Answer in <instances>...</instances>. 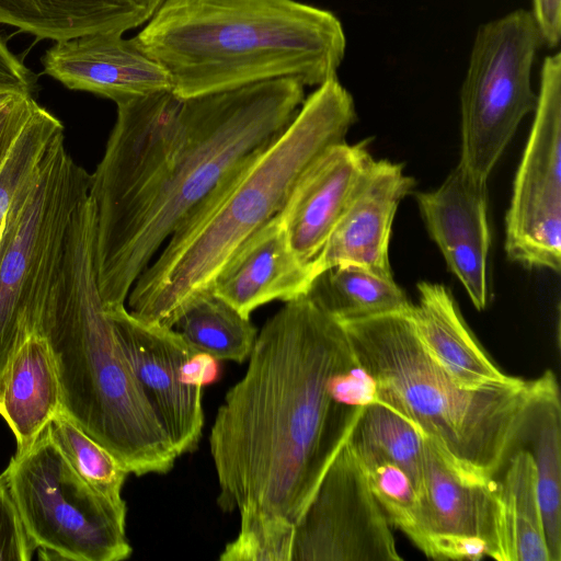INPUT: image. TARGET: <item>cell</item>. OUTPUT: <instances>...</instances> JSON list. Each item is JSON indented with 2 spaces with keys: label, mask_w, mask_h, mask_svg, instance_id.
Returning <instances> with one entry per match:
<instances>
[{
  "label": "cell",
  "mask_w": 561,
  "mask_h": 561,
  "mask_svg": "<svg viewBox=\"0 0 561 561\" xmlns=\"http://www.w3.org/2000/svg\"><path fill=\"white\" fill-rule=\"evenodd\" d=\"M529 137L505 217L504 249L528 267H561V54L546 56Z\"/></svg>",
  "instance_id": "10"
},
{
  "label": "cell",
  "mask_w": 561,
  "mask_h": 561,
  "mask_svg": "<svg viewBox=\"0 0 561 561\" xmlns=\"http://www.w3.org/2000/svg\"><path fill=\"white\" fill-rule=\"evenodd\" d=\"M0 87L15 88L31 93L36 90V76L14 55L0 36Z\"/></svg>",
  "instance_id": "32"
},
{
  "label": "cell",
  "mask_w": 561,
  "mask_h": 561,
  "mask_svg": "<svg viewBox=\"0 0 561 561\" xmlns=\"http://www.w3.org/2000/svg\"><path fill=\"white\" fill-rule=\"evenodd\" d=\"M135 37L184 99L277 78L319 87L346 49L331 11L296 0H164Z\"/></svg>",
  "instance_id": "5"
},
{
  "label": "cell",
  "mask_w": 561,
  "mask_h": 561,
  "mask_svg": "<svg viewBox=\"0 0 561 561\" xmlns=\"http://www.w3.org/2000/svg\"><path fill=\"white\" fill-rule=\"evenodd\" d=\"M341 324L376 382L377 401L409 420L470 482L488 484L503 471L523 447L536 403L558 383L547 370L536 379L463 388L426 352L409 312Z\"/></svg>",
  "instance_id": "6"
},
{
  "label": "cell",
  "mask_w": 561,
  "mask_h": 561,
  "mask_svg": "<svg viewBox=\"0 0 561 561\" xmlns=\"http://www.w3.org/2000/svg\"><path fill=\"white\" fill-rule=\"evenodd\" d=\"M416 202L431 238L471 302L483 310L490 297L488 255L491 244L486 182L457 165L434 191Z\"/></svg>",
  "instance_id": "14"
},
{
  "label": "cell",
  "mask_w": 561,
  "mask_h": 561,
  "mask_svg": "<svg viewBox=\"0 0 561 561\" xmlns=\"http://www.w3.org/2000/svg\"><path fill=\"white\" fill-rule=\"evenodd\" d=\"M173 329L195 350L216 360L242 363L254 346L257 329L210 289L195 296Z\"/></svg>",
  "instance_id": "25"
},
{
  "label": "cell",
  "mask_w": 561,
  "mask_h": 561,
  "mask_svg": "<svg viewBox=\"0 0 561 561\" xmlns=\"http://www.w3.org/2000/svg\"><path fill=\"white\" fill-rule=\"evenodd\" d=\"M347 444L360 463L388 461L399 466L412 479L419 494L424 435L401 414L378 401L366 405Z\"/></svg>",
  "instance_id": "27"
},
{
  "label": "cell",
  "mask_w": 561,
  "mask_h": 561,
  "mask_svg": "<svg viewBox=\"0 0 561 561\" xmlns=\"http://www.w3.org/2000/svg\"><path fill=\"white\" fill-rule=\"evenodd\" d=\"M24 528L48 559L121 561L130 557L126 506L90 488L49 437L47 425L5 469Z\"/></svg>",
  "instance_id": "8"
},
{
  "label": "cell",
  "mask_w": 561,
  "mask_h": 561,
  "mask_svg": "<svg viewBox=\"0 0 561 561\" xmlns=\"http://www.w3.org/2000/svg\"><path fill=\"white\" fill-rule=\"evenodd\" d=\"M355 121L353 96L337 78L320 84L277 138L232 169L182 221L135 282L127 309L173 328L239 244L282 210L302 173L345 141Z\"/></svg>",
  "instance_id": "3"
},
{
  "label": "cell",
  "mask_w": 561,
  "mask_h": 561,
  "mask_svg": "<svg viewBox=\"0 0 561 561\" xmlns=\"http://www.w3.org/2000/svg\"><path fill=\"white\" fill-rule=\"evenodd\" d=\"M541 37L530 11L514 10L482 24L460 90L461 165L486 182L537 94L531 70Z\"/></svg>",
  "instance_id": "9"
},
{
  "label": "cell",
  "mask_w": 561,
  "mask_h": 561,
  "mask_svg": "<svg viewBox=\"0 0 561 561\" xmlns=\"http://www.w3.org/2000/svg\"><path fill=\"white\" fill-rule=\"evenodd\" d=\"M368 142L344 141L327 150L298 179L279 211L293 252L311 268L374 161Z\"/></svg>",
  "instance_id": "17"
},
{
  "label": "cell",
  "mask_w": 561,
  "mask_h": 561,
  "mask_svg": "<svg viewBox=\"0 0 561 561\" xmlns=\"http://www.w3.org/2000/svg\"><path fill=\"white\" fill-rule=\"evenodd\" d=\"M64 134L62 123L42 105L25 124L0 167V257L11 226L22 208L51 144Z\"/></svg>",
  "instance_id": "26"
},
{
  "label": "cell",
  "mask_w": 561,
  "mask_h": 561,
  "mask_svg": "<svg viewBox=\"0 0 561 561\" xmlns=\"http://www.w3.org/2000/svg\"><path fill=\"white\" fill-rule=\"evenodd\" d=\"M530 12L541 42L550 48L558 46L561 37V0H533Z\"/></svg>",
  "instance_id": "33"
},
{
  "label": "cell",
  "mask_w": 561,
  "mask_h": 561,
  "mask_svg": "<svg viewBox=\"0 0 561 561\" xmlns=\"http://www.w3.org/2000/svg\"><path fill=\"white\" fill-rule=\"evenodd\" d=\"M35 550L11 495L4 470L0 474V561H28Z\"/></svg>",
  "instance_id": "30"
},
{
  "label": "cell",
  "mask_w": 561,
  "mask_h": 561,
  "mask_svg": "<svg viewBox=\"0 0 561 561\" xmlns=\"http://www.w3.org/2000/svg\"><path fill=\"white\" fill-rule=\"evenodd\" d=\"M494 481L466 480L424 436L417 525L411 541L435 560L485 557Z\"/></svg>",
  "instance_id": "13"
},
{
  "label": "cell",
  "mask_w": 561,
  "mask_h": 561,
  "mask_svg": "<svg viewBox=\"0 0 561 561\" xmlns=\"http://www.w3.org/2000/svg\"><path fill=\"white\" fill-rule=\"evenodd\" d=\"M61 410L60 385L46 339L31 334L0 377V415L16 439V453L35 442Z\"/></svg>",
  "instance_id": "22"
},
{
  "label": "cell",
  "mask_w": 561,
  "mask_h": 561,
  "mask_svg": "<svg viewBox=\"0 0 561 561\" xmlns=\"http://www.w3.org/2000/svg\"><path fill=\"white\" fill-rule=\"evenodd\" d=\"M523 447L531 454L550 561L561 560V403L558 383L536 403Z\"/></svg>",
  "instance_id": "24"
},
{
  "label": "cell",
  "mask_w": 561,
  "mask_h": 561,
  "mask_svg": "<svg viewBox=\"0 0 561 561\" xmlns=\"http://www.w3.org/2000/svg\"><path fill=\"white\" fill-rule=\"evenodd\" d=\"M304 101L300 80L277 78L186 99L170 89L116 102L89 191L96 280L106 307L126 304L190 213L277 138Z\"/></svg>",
  "instance_id": "1"
},
{
  "label": "cell",
  "mask_w": 561,
  "mask_h": 561,
  "mask_svg": "<svg viewBox=\"0 0 561 561\" xmlns=\"http://www.w3.org/2000/svg\"><path fill=\"white\" fill-rule=\"evenodd\" d=\"M312 268L293 252L280 213L251 233L231 253L209 289L244 317L273 300L306 295Z\"/></svg>",
  "instance_id": "18"
},
{
  "label": "cell",
  "mask_w": 561,
  "mask_h": 561,
  "mask_svg": "<svg viewBox=\"0 0 561 561\" xmlns=\"http://www.w3.org/2000/svg\"><path fill=\"white\" fill-rule=\"evenodd\" d=\"M44 73L76 91L125 99L172 90L169 75L136 37L98 33L55 42L42 57Z\"/></svg>",
  "instance_id": "15"
},
{
  "label": "cell",
  "mask_w": 561,
  "mask_h": 561,
  "mask_svg": "<svg viewBox=\"0 0 561 561\" xmlns=\"http://www.w3.org/2000/svg\"><path fill=\"white\" fill-rule=\"evenodd\" d=\"M38 105L34 93L0 87V167Z\"/></svg>",
  "instance_id": "31"
},
{
  "label": "cell",
  "mask_w": 561,
  "mask_h": 561,
  "mask_svg": "<svg viewBox=\"0 0 561 561\" xmlns=\"http://www.w3.org/2000/svg\"><path fill=\"white\" fill-rule=\"evenodd\" d=\"M419 301L409 316L430 356L461 387L481 389L517 381L488 356L466 324L450 290L442 284H417Z\"/></svg>",
  "instance_id": "19"
},
{
  "label": "cell",
  "mask_w": 561,
  "mask_h": 561,
  "mask_svg": "<svg viewBox=\"0 0 561 561\" xmlns=\"http://www.w3.org/2000/svg\"><path fill=\"white\" fill-rule=\"evenodd\" d=\"M360 465L389 524L411 539L419 513V494L412 479L399 466L388 461Z\"/></svg>",
  "instance_id": "29"
},
{
  "label": "cell",
  "mask_w": 561,
  "mask_h": 561,
  "mask_svg": "<svg viewBox=\"0 0 561 561\" xmlns=\"http://www.w3.org/2000/svg\"><path fill=\"white\" fill-rule=\"evenodd\" d=\"M50 439L76 473L110 502L126 506L122 497L128 471L85 434L62 410L47 424Z\"/></svg>",
  "instance_id": "28"
},
{
  "label": "cell",
  "mask_w": 561,
  "mask_h": 561,
  "mask_svg": "<svg viewBox=\"0 0 561 561\" xmlns=\"http://www.w3.org/2000/svg\"><path fill=\"white\" fill-rule=\"evenodd\" d=\"M390 524L347 440L294 525L290 561H400Z\"/></svg>",
  "instance_id": "12"
},
{
  "label": "cell",
  "mask_w": 561,
  "mask_h": 561,
  "mask_svg": "<svg viewBox=\"0 0 561 561\" xmlns=\"http://www.w3.org/2000/svg\"><path fill=\"white\" fill-rule=\"evenodd\" d=\"M414 179L402 163L374 160L357 184L322 251L312 264L313 278L342 264L391 273L389 240L400 202Z\"/></svg>",
  "instance_id": "16"
},
{
  "label": "cell",
  "mask_w": 561,
  "mask_h": 561,
  "mask_svg": "<svg viewBox=\"0 0 561 561\" xmlns=\"http://www.w3.org/2000/svg\"><path fill=\"white\" fill-rule=\"evenodd\" d=\"M503 471L492 489L485 556L499 561H550L529 450L516 449Z\"/></svg>",
  "instance_id": "21"
},
{
  "label": "cell",
  "mask_w": 561,
  "mask_h": 561,
  "mask_svg": "<svg viewBox=\"0 0 561 561\" xmlns=\"http://www.w3.org/2000/svg\"><path fill=\"white\" fill-rule=\"evenodd\" d=\"M163 0H0V24L54 42L124 34L148 22Z\"/></svg>",
  "instance_id": "20"
},
{
  "label": "cell",
  "mask_w": 561,
  "mask_h": 561,
  "mask_svg": "<svg viewBox=\"0 0 561 561\" xmlns=\"http://www.w3.org/2000/svg\"><path fill=\"white\" fill-rule=\"evenodd\" d=\"M320 310L343 323L413 307L392 273L355 264H342L319 273L305 295Z\"/></svg>",
  "instance_id": "23"
},
{
  "label": "cell",
  "mask_w": 561,
  "mask_h": 561,
  "mask_svg": "<svg viewBox=\"0 0 561 561\" xmlns=\"http://www.w3.org/2000/svg\"><path fill=\"white\" fill-rule=\"evenodd\" d=\"M35 333L53 353L61 410L128 473L170 471L178 455L128 368L99 291L89 196L72 217Z\"/></svg>",
  "instance_id": "4"
},
{
  "label": "cell",
  "mask_w": 561,
  "mask_h": 561,
  "mask_svg": "<svg viewBox=\"0 0 561 561\" xmlns=\"http://www.w3.org/2000/svg\"><path fill=\"white\" fill-rule=\"evenodd\" d=\"M91 174L68 152L64 134L49 147L0 257V377L38 316L64 255L69 227L89 195Z\"/></svg>",
  "instance_id": "7"
},
{
  "label": "cell",
  "mask_w": 561,
  "mask_h": 561,
  "mask_svg": "<svg viewBox=\"0 0 561 561\" xmlns=\"http://www.w3.org/2000/svg\"><path fill=\"white\" fill-rule=\"evenodd\" d=\"M105 309L128 368L178 457L194 451L204 426L202 388L217 377L216 359L173 328L137 318L126 305Z\"/></svg>",
  "instance_id": "11"
},
{
  "label": "cell",
  "mask_w": 561,
  "mask_h": 561,
  "mask_svg": "<svg viewBox=\"0 0 561 561\" xmlns=\"http://www.w3.org/2000/svg\"><path fill=\"white\" fill-rule=\"evenodd\" d=\"M248 359L209 434L217 503L240 524L293 527L364 409L331 392L356 356L343 325L304 295L264 323Z\"/></svg>",
  "instance_id": "2"
}]
</instances>
